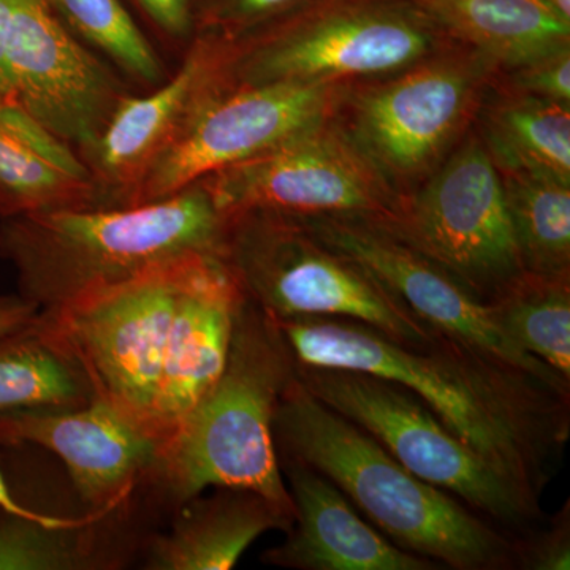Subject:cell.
I'll list each match as a JSON object with an SVG mask.
<instances>
[{
	"label": "cell",
	"mask_w": 570,
	"mask_h": 570,
	"mask_svg": "<svg viewBox=\"0 0 570 570\" xmlns=\"http://www.w3.org/2000/svg\"><path fill=\"white\" fill-rule=\"evenodd\" d=\"M275 322L298 365L396 382L505 478L538 497L546 489L569 438L570 393L444 336L409 347L348 318Z\"/></svg>",
	"instance_id": "obj_1"
},
{
	"label": "cell",
	"mask_w": 570,
	"mask_h": 570,
	"mask_svg": "<svg viewBox=\"0 0 570 570\" xmlns=\"http://www.w3.org/2000/svg\"><path fill=\"white\" fill-rule=\"evenodd\" d=\"M277 456L316 469L401 549L456 570L519 569L515 535L407 471L296 374L273 420Z\"/></svg>",
	"instance_id": "obj_2"
},
{
	"label": "cell",
	"mask_w": 570,
	"mask_h": 570,
	"mask_svg": "<svg viewBox=\"0 0 570 570\" xmlns=\"http://www.w3.org/2000/svg\"><path fill=\"white\" fill-rule=\"evenodd\" d=\"M225 227L198 181L151 204L2 216L0 257L17 272L22 298L52 313L179 255L223 254Z\"/></svg>",
	"instance_id": "obj_3"
},
{
	"label": "cell",
	"mask_w": 570,
	"mask_h": 570,
	"mask_svg": "<svg viewBox=\"0 0 570 570\" xmlns=\"http://www.w3.org/2000/svg\"><path fill=\"white\" fill-rule=\"evenodd\" d=\"M295 370L279 326L246 298L223 374L163 442L153 482L178 505L209 489L253 490L295 520L273 438Z\"/></svg>",
	"instance_id": "obj_4"
},
{
	"label": "cell",
	"mask_w": 570,
	"mask_h": 570,
	"mask_svg": "<svg viewBox=\"0 0 570 570\" xmlns=\"http://www.w3.org/2000/svg\"><path fill=\"white\" fill-rule=\"evenodd\" d=\"M452 40L412 0H306L234 41L220 86L340 82L406 70Z\"/></svg>",
	"instance_id": "obj_5"
},
{
	"label": "cell",
	"mask_w": 570,
	"mask_h": 570,
	"mask_svg": "<svg viewBox=\"0 0 570 570\" xmlns=\"http://www.w3.org/2000/svg\"><path fill=\"white\" fill-rule=\"evenodd\" d=\"M223 255L247 298L275 321L348 318L409 347H428L441 337L362 266L325 245L302 217H227Z\"/></svg>",
	"instance_id": "obj_6"
},
{
	"label": "cell",
	"mask_w": 570,
	"mask_h": 570,
	"mask_svg": "<svg viewBox=\"0 0 570 570\" xmlns=\"http://www.w3.org/2000/svg\"><path fill=\"white\" fill-rule=\"evenodd\" d=\"M296 377L317 400L363 428L407 471L452 494L513 535L542 519L540 497L487 463L411 390L337 367L303 366Z\"/></svg>",
	"instance_id": "obj_7"
},
{
	"label": "cell",
	"mask_w": 570,
	"mask_h": 570,
	"mask_svg": "<svg viewBox=\"0 0 570 570\" xmlns=\"http://www.w3.org/2000/svg\"><path fill=\"white\" fill-rule=\"evenodd\" d=\"M204 254L179 255L61 309L40 311L41 324L77 360L97 400L151 433L176 309Z\"/></svg>",
	"instance_id": "obj_8"
},
{
	"label": "cell",
	"mask_w": 570,
	"mask_h": 570,
	"mask_svg": "<svg viewBox=\"0 0 570 570\" xmlns=\"http://www.w3.org/2000/svg\"><path fill=\"white\" fill-rule=\"evenodd\" d=\"M379 224L483 303L524 272L501 175L478 138L419 193L401 195L395 216Z\"/></svg>",
	"instance_id": "obj_9"
},
{
	"label": "cell",
	"mask_w": 570,
	"mask_h": 570,
	"mask_svg": "<svg viewBox=\"0 0 570 570\" xmlns=\"http://www.w3.org/2000/svg\"><path fill=\"white\" fill-rule=\"evenodd\" d=\"M225 217L272 212L389 223L401 194L332 119L200 181Z\"/></svg>",
	"instance_id": "obj_10"
},
{
	"label": "cell",
	"mask_w": 570,
	"mask_h": 570,
	"mask_svg": "<svg viewBox=\"0 0 570 570\" xmlns=\"http://www.w3.org/2000/svg\"><path fill=\"white\" fill-rule=\"evenodd\" d=\"M348 85H214L142 175L127 206L181 193L225 167L332 119Z\"/></svg>",
	"instance_id": "obj_11"
},
{
	"label": "cell",
	"mask_w": 570,
	"mask_h": 570,
	"mask_svg": "<svg viewBox=\"0 0 570 570\" xmlns=\"http://www.w3.org/2000/svg\"><path fill=\"white\" fill-rule=\"evenodd\" d=\"M490 63L482 55L442 56L360 86L348 94L347 134L392 186L426 175L474 112Z\"/></svg>",
	"instance_id": "obj_12"
},
{
	"label": "cell",
	"mask_w": 570,
	"mask_h": 570,
	"mask_svg": "<svg viewBox=\"0 0 570 570\" xmlns=\"http://www.w3.org/2000/svg\"><path fill=\"white\" fill-rule=\"evenodd\" d=\"M302 219L325 245L362 266L438 335L570 393V382L521 351L498 328L487 303L376 220L356 216Z\"/></svg>",
	"instance_id": "obj_13"
},
{
	"label": "cell",
	"mask_w": 570,
	"mask_h": 570,
	"mask_svg": "<svg viewBox=\"0 0 570 570\" xmlns=\"http://www.w3.org/2000/svg\"><path fill=\"white\" fill-rule=\"evenodd\" d=\"M9 73L11 100L85 154L126 96L118 78L71 36L47 0H17Z\"/></svg>",
	"instance_id": "obj_14"
},
{
	"label": "cell",
	"mask_w": 570,
	"mask_h": 570,
	"mask_svg": "<svg viewBox=\"0 0 570 570\" xmlns=\"http://www.w3.org/2000/svg\"><path fill=\"white\" fill-rule=\"evenodd\" d=\"M48 450L69 471L92 512L115 513L138 485L154 478L163 441L104 400L62 411L0 417V445Z\"/></svg>",
	"instance_id": "obj_15"
},
{
	"label": "cell",
	"mask_w": 570,
	"mask_h": 570,
	"mask_svg": "<svg viewBox=\"0 0 570 570\" xmlns=\"http://www.w3.org/2000/svg\"><path fill=\"white\" fill-rule=\"evenodd\" d=\"M228 52L227 40L198 33L189 56L170 80L148 96L122 97L99 140L86 154L99 190L97 208L129 204L142 175L219 80Z\"/></svg>",
	"instance_id": "obj_16"
},
{
	"label": "cell",
	"mask_w": 570,
	"mask_h": 570,
	"mask_svg": "<svg viewBox=\"0 0 570 570\" xmlns=\"http://www.w3.org/2000/svg\"><path fill=\"white\" fill-rule=\"evenodd\" d=\"M247 296L219 253L204 254L176 309L151 428L165 441L223 374Z\"/></svg>",
	"instance_id": "obj_17"
},
{
	"label": "cell",
	"mask_w": 570,
	"mask_h": 570,
	"mask_svg": "<svg viewBox=\"0 0 570 570\" xmlns=\"http://www.w3.org/2000/svg\"><path fill=\"white\" fill-rule=\"evenodd\" d=\"M279 464L294 502L295 520L287 539L265 551V564L296 570L442 569L385 538L316 469L285 459H279Z\"/></svg>",
	"instance_id": "obj_18"
},
{
	"label": "cell",
	"mask_w": 570,
	"mask_h": 570,
	"mask_svg": "<svg viewBox=\"0 0 570 570\" xmlns=\"http://www.w3.org/2000/svg\"><path fill=\"white\" fill-rule=\"evenodd\" d=\"M213 490L208 497L200 493L179 505L170 530L153 539L146 569H234L265 532H287L294 524L253 490Z\"/></svg>",
	"instance_id": "obj_19"
},
{
	"label": "cell",
	"mask_w": 570,
	"mask_h": 570,
	"mask_svg": "<svg viewBox=\"0 0 570 570\" xmlns=\"http://www.w3.org/2000/svg\"><path fill=\"white\" fill-rule=\"evenodd\" d=\"M97 204L92 170L69 142L0 97V216Z\"/></svg>",
	"instance_id": "obj_20"
},
{
	"label": "cell",
	"mask_w": 570,
	"mask_h": 570,
	"mask_svg": "<svg viewBox=\"0 0 570 570\" xmlns=\"http://www.w3.org/2000/svg\"><path fill=\"white\" fill-rule=\"evenodd\" d=\"M450 39L519 67L570 45V21L546 0H412Z\"/></svg>",
	"instance_id": "obj_21"
},
{
	"label": "cell",
	"mask_w": 570,
	"mask_h": 570,
	"mask_svg": "<svg viewBox=\"0 0 570 570\" xmlns=\"http://www.w3.org/2000/svg\"><path fill=\"white\" fill-rule=\"evenodd\" d=\"M94 400L85 371L40 316L28 328L0 337V417L81 407Z\"/></svg>",
	"instance_id": "obj_22"
},
{
	"label": "cell",
	"mask_w": 570,
	"mask_h": 570,
	"mask_svg": "<svg viewBox=\"0 0 570 570\" xmlns=\"http://www.w3.org/2000/svg\"><path fill=\"white\" fill-rule=\"evenodd\" d=\"M485 137V148L501 170L570 183L569 104L515 92L491 108Z\"/></svg>",
	"instance_id": "obj_23"
},
{
	"label": "cell",
	"mask_w": 570,
	"mask_h": 570,
	"mask_svg": "<svg viewBox=\"0 0 570 570\" xmlns=\"http://www.w3.org/2000/svg\"><path fill=\"white\" fill-rule=\"evenodd\" d=\"M487 307L517 347L570 382V277L524 269Z\"/></svg>",
	"instance_id": "obj_24"
},
{
	"label": "cell",
	"mask_w": 570,
	"mask_h": 570,
	"mask_svg": "<svg viewBox=\"0 0 570 570\" xmlns=\"http://www.w3.org/2000/svg\"><path fill=\"white\" fill-rule=\"evenodd\" d=\"M498 170L523 268L570 277V183L530 171Z\"/></svg>",
	"instance_id": "obj_25"
},
{
	"label": "cell",
	"mask_w": 570,
	"mask_h": 570,
	"mask_svg": "<svg viewBox=\"0 0 570 570\" xmlns=\"http://www.w3.org/2000/svg\"><path fill=\"white\" fill-rule=\"evenodd\" d=\"M110 513L81 520L0 510V570H88L116 564L104 553L96 527Z\"/></svg>",
	"instance_id": "obj_26"
},
{
	"label": "cell",
	"mask_w": 570,
	"mask_h": 570,
	"mask_svg": "<svg viewBox=\"0 0 570 570\" xmlns=\"http://www.w3.org/2000/svg\"><path fill=\"white\" fill-rule=\"evenodd\" d=\"M71 36L107 55L146 85H159L163 63L124 0H47Z\"/></svg>",
	"instance_id": "obj_27"
},
{
	"label": "cell",
	"mask_w": 570,
	"mask_h": 570,
	"mask_svg": "<svg viewBox=\"0 0 570 570\" xmlns=\"http://www.w3.org/2000/svg\"><path fill=\"white\" fill-rule=\"evenodd\" d=\"M306 0H202L197 32L235 40L264 28Z\"/></svg>",
	"instance_id": "obj_28"
},
{
	"label": "cell",
	"mask_w": 570,
	"mask_h": 570,
	"mask_svg": "<svg viewBox=\"0 0 570 570\" xmlns=\"http://www.w3.org/2000/svg\"><path fill=\"white\" fill-rule=\"evenodd\" d=\"M519 569H570V510L569 502L550 520L546 530H530L515 535Z\"/></svg>",
	"instance_id": "obj_29"
},
{
	"label": "cell",
	"mask_w": 570,
	"mask_h": 570,
	"mask_svg": "<svg viewBox=\"0 0 570 570\" xmlns=\"http://www.w3.org/2000/svg\"><path fill=\"white\" fill-rule=\"evenodd\" d=\"M517 91L554 102H570V45L515 67Z\"/></svg>",
	"instance_id": "obj_30"
},
{
	"label": "cell",
	"mask_w": 570,
	"mask_h": 570,
	"mask_svg": "<svg viewBox=\"0 0 570 570\" xmlns=\"http://www.w3.org/2000/svg\"><path fill=\"white\" fill-rule=\"evenodd\" d=\"M145 20L171 39H186L197 32L202 0H130Z\"/></svg>",
	"instance_id": "obj_31"
},
{
	"label": "cell",
	"mask_w": 570,
	"mask_h": 570,
	"mask_svg": "<svg viewBox=\"0 0 570 570\" xmlns=\"http://www.w3.org/2000/svg\"><path fill=\"white\" fill-rule=\"evenodd\" d=\"M39 316V307L21 295L0 296V337L28 328Z\"/></svg>",
	"instance_id": "obj_32"
},
{
	"label": "cell",
	"mask_w": 570,
	"mask_h": 570,
	"mask_svg": "<svg viewBox=\"0 0 570 570\" xmlns=\"http://www.w3.org/2000/svg\"><path fill=\"white\" fill-rule=\"evenodd\" d=\"M17 0H0V97L11 99L9 48Z\"/></svg>",
	"instance_id": "obj_33"
},
{
	"label": "cell",
	"mask_w": 570,
	"mask_h": 570,
	"mask_svg": "<svg viewBox=\"0 0 570 570\" xmlns=\"http://www.w3.org/2000/svg\"><path fill=\"white\" fill-rule=\"evenodd\" d=\"M547 3L561 14L562 18L570 21V0H546Z\"/></svg>",
	"instance_id": "obj_34"
}]
</instances>
